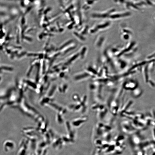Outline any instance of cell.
Listing matches in <instances>:
<instances>
[{"mask_svg":"<svg viewBox=\"0 0 155 155\" xmlns=\"http://www.w3.org/2000/svg\"><path fill=\"white\" fill-rule=\"evenodd\" d=\"M86 120V118H78L72 121V125L75 127H78L84 123Z\"/></svg>","mask_w":155,"mask_h":155,"instance_id":"obj_2","label":"cell"},{"mask_svg":"<svg viewBox=\"0 0 155 155\" xmlns=\"http://www.w3.org/2000/svg\"><path fill=\"white\" fill-rule=\"evenodd\" d=\"M57 122L59 123H61L63 122L61 116L60 114H58L57 117Z\"/></svg>","mask_w":155,"mask_h":155,"instance_id":"obj_3","label":"cell"},{"mask_svg":"<svg viewBox=\"0 0 155 155\" xmlns=\"http://www.w3.org/2000/svg\"><path fill=\"white\" fill-rule=\"evenodd\" d=\"M112 12L108 18L112 19H118L122 18L130 15V13L127 11L114 12Z\"/></svg>","mask_w":155,"mask_h":155,"instance_id":"obj_1","label":"cell"}]
</instances>
